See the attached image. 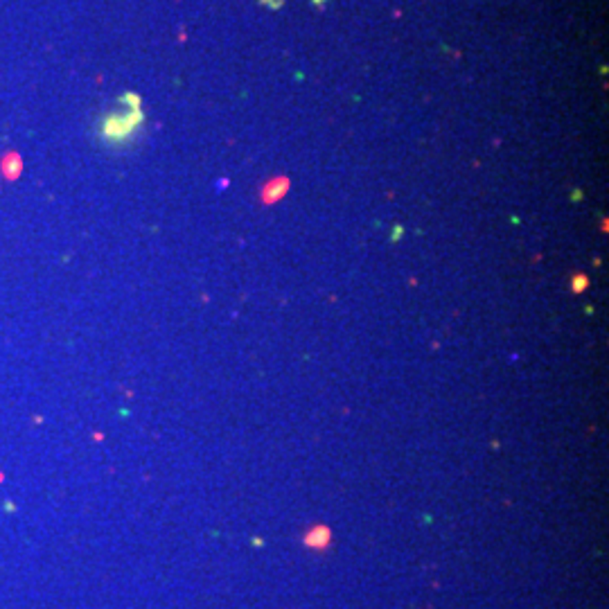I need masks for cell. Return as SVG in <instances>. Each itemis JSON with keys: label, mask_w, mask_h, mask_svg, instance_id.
I'll return each instance as SVG.
<instances>
[{"label": "cell", "mask_w": 609, "mask_h": 609, "mask_svg": "<svg viewBox=\"0 0 609 609\" xmlns=\"http://www.w3.org/2000/svg\"><path fill=\"white\" fill-rule=\"evenodd\" d=\"M145 111H142V99L136 93H125L118 102L106 108L99 115L95 125V134L99 142L106 147H125L134 140L142 125H145Z\"/></svg>", "instance_id": "cell-1"}, {"label": "cell", "mask_w": 609, "mask_h": 609, "mask_svg": "<svg viewBox=\"0 0 609 609\" xmlns=\"http://www.w3.org/2000/svg\"><path fill=\"white\" fill-rule=\"evenodd\" d=\"M287 190H289V181H287L284 176H280V179H273V181H269L267 185H264V190H262V201H264V203H275V201H280V199L287 194Z\"/></svg>", "instance_id": "cell-2"}, {"label": "cell", "mask_w": 609, "mask_h": 609, "mask_svg": "<svg viewBox=\"0 0 609 609\" xmlns=\"http://www.w3.org/2000/svg\"><path fill=\"white\" fill-rule=\"evenodd\" d=\"M329 539V530L325 526H316L314 530H309V535L305 537L307 546H325V541Z\"/></svg>", "instance_id": "cell-3"}, {"label": "cell", "mask_w": 609, "mask_h": 609, "mask_svg": "<svg viewBox=\"0 0 609 609\" xmlns=\"http://www.w3.org/2000/svg\"><path fill=\"white\" fill-rule=\"evenodd\" d=\"M584 287H586V278H584V275H575V278H573V291L580 294Z\"/></svg>", "instance_id": "cell-4"}]
</instances>
